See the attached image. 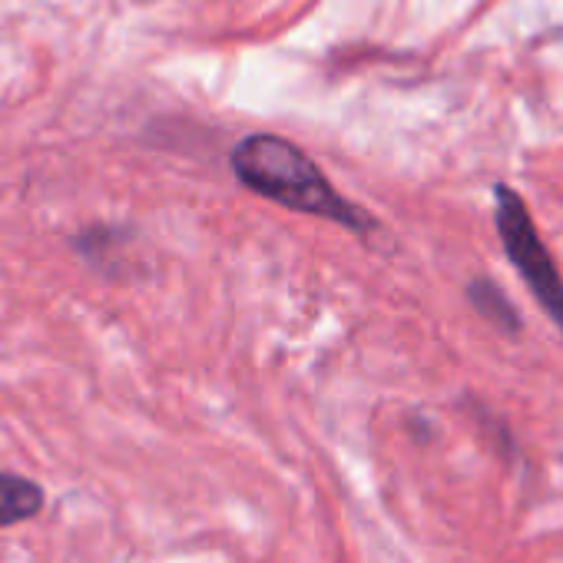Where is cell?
Returning a JSON list of instances; mask_svg holds the SVG:
<instances>
[{
	"mask_svg": "<svg viewBox=\"0 0 563 563\" xmlns=\"http://www.w3.org/2000/svg\"><path fill=\"white\" fill-rule=\"evenodd\" d=\"M232 169H235L239 183H245L252 192L286 206V209L332 219L362 235L378 229V222L365 209L349 202L296 143L282 140V136H272V133L245 136L232 150Z\"/></svg>",
	"mask_w": 563,
	"mask_h": 563,
	"instance_id": "cell-1",
	"label": "cell"
},
{
	"mask_svg": "<svg viewBox=\"0 0 563 563\" xmlns=\"http://www.w3.org/2000/svg\"><path fill=\"white\" fill-rule=\"evenodd\" d=\"M494 225H497L504 255L510 258L517 275L527 282L537 306L563 332V272L556 268V258L543 245L533 225L530 206L507 183H494Z\"/></svg>",
	"mask_w": 563,
	"mask_h": 563,
	"instance_id": "cell-2",
	"label": "cell"
},
{
	"mask_svg": "<svg viewBox=\"0 0 563 563\" xmlns=\"http://www.w3.org/2000/svg\"><path fill=\"white\" fill-rule=\"evenodd\" d=\"M44 510V487L21 474H0V527H14Z\"/></svg>",
	"mask_w": 563,
	"mask_h": 563,
	"instance_id": "cell-3",
	"label": "cell"
},
{
	"mask_svg": "<svg viewBox=\"0 0 563 563\" xmlns=\"http://www.w3.org/2000/svg\"><path fill=\"white\" fill-rule=\"evenodd\" d=\"M464 296H467V302L474 306V312H477L484 322H490L497 332H504V335H520V312H517V306L504 296L500 286H494L490 278H474Z\"/></svg>",
	"mask_w": 563,
	"mask_h": 563,
	"instance_id": "cell-4",
	"label": "cell"
}]
</instances>
